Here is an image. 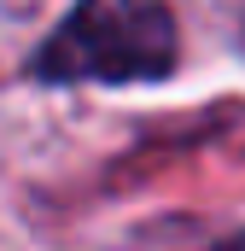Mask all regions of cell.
I'll list each match as a JSON object with an SVG mask.
<instances>
[{"mask_svg": "<svg viewBox=\"0 0 245 251\" xmlns=\"http://www.w3.org/2000/svg\"><path fill=\"white\" fill-rule=\"evenodd\" d=\"M175 70V18L158 0H76L41 41V82H158Z\"/></svg>", "mask_w": 245, "mask_h": 251, "instance_id": "cell-1", "label": "cell"}, {"mask_svg": "<svg viewBox=\"0 0 245 251\" xmlns=\"http://www.w3.org/2000/svg\"><path fill=\"white\" fill-rule=\"evenodd\" d=\"M222 251H245V234H234V240H228V246H222Z\"/></svg>", "mask_w": 245, "mask_h": 251, "instance_id": "cell-2", "label": "cell"}]
</instances>
